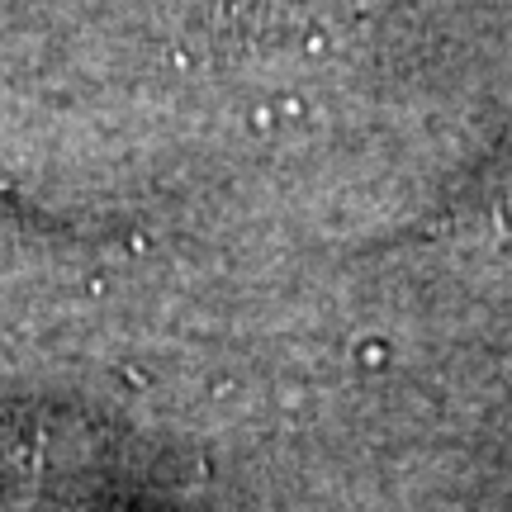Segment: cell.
Masks as SVG:
<instances>
[{
  "mask_svg": "<svg viewBox=\"0 0 512 512\" xmlns=\"http://www.w3.org/2000/svg\"><path fill=\"white\" fill-rule=\"evenodd\" d=\"M380 0H223L228 19L247 34H313L361 19Z\"/></svg>",
  "mask_w": 512,
  "mask_h": 512,
  "instance_id": "1",
  "label": "cell"
}]
</instances>
